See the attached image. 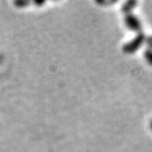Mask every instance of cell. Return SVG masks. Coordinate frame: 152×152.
Masks as SVG:
<instances>
[{"mask_svg":"<svg viewBox=\"0 0 152 152\" xmlns=\"http://www.w3.org/2000/svg\"><path fill=\"white\" fill-rule=\"evenodd\" d=\"M146 40V36L143 32H138L137 34V36L131 40L127 42L126 44L123 47V50L125 53H127V54H131V53H134L136 52L142 44L145 42Z\"/></svg>","mask_w":152,"mask_h":152,"instance_id":"6da1fadb","label":"cell"},{"mask_svg":"<svg viewBox=\"0 0 152 152\" xmlns=\"http://www.w3.org/2000/svg\"><path fill=\"white\" fill-rule=\"evenodd\" d=\"M125 24L126 26L132 31H136V32H141V23L140 20L138 19L137 17H136L135 15L131 14H127L125 16Z\"/></svg>","mask_w":152,"mask_h":152,"instance_id":"7a4b0ae2","label":"cell"},{"mask_svg":"<svg viewBox=\"0 0 152 152\" xmlns=\"http://www.w3.org/2000/svg\"><path fill=\"white\" fill-rule=\"evenodd\" d=\"M137 5V1H127V2H126V3L123 5L121 10H122V12H123L125 15L131 14L132 10L135 8V7H136Z\"/></svg>","mask_w":152,"mask_h":152,"instance_id":"3957f363","label":"cell"},{"mask_svg":"<svg viewBox=\"0 0 152 152\" xmlns=\"http://www.w3.org/2000/svg\"><path fill=\"white\" fill-rule=\"evenodd\" d=\"M144 56H145L146 61H147L150 65H152V50L147 49L146 51H145V53H144Z\"/></svg>","mask_w":152,"mask_h":152,"instance_id":"277c9868","label":"cell"},{"mask_svg":"<svg viewBox=\"0 0 152 152\" xmlns=\"http://www.w3.org/2000/svg\"><path fill=\"white\" fill-rule=\"evenodd\" d=\"M146 44L148 45V49L149 50H152V36H149L148 38H146Z\"/></svg>","mask_w":152,"mask_h":152,"instance_id":"5b68a950","label":"cell"},{"mask_svg":"<svg viewBox=\"0 0 152 152\" xmlns=\"http://www.w3.org/2000/svg\"><path fill=\"white\" fill-rule=\"evenodd\" d=\"M150 128H151V130H152V121L150 122Z\"/></svg>","mask_w":152,"mask_h":152,"instance_id":"8992f818","label":"cell"}]
</instances>
